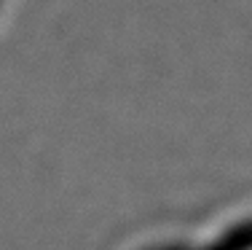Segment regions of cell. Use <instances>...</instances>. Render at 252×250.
Here are the masks:
<instances>
[{"label": "cell", "instance_id": "1", "mask_svg": "<svg viewBox=\"0 0 252 250\" xmlns=\"http://www.w3.org/2000/svg\"><path fill=\"white\" fill-rule=\"evenodd\" d=\"M236 250H252V240H250V242H244V245H239Z\"/></svg>", "mask_w": 252, "mask_h": 250}]
</instances>
